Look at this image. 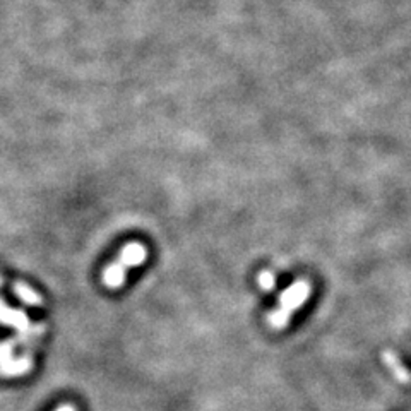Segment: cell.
I'll return each instance as SVG.
<instances>
[{
	"label": "cell",
	"instance_id": "cell-7",
	"mask_svg": "<svg viewBox=\"0 0 411 411\" xmlns=\"http://www.w3.org/2000/svg\"><path fill=\"white\" fill-rule=\"evenodd\" d=\"M382 361L387 365V367L391 368V372H393L396 379L401 380V382H405V384L411 382L410 372L406 371L405 367H403V364L399 361V358L396 357L393 352H384L382 353Z\"/></svg>",
	"mask_w": 411,
	"mask_h": 411
},
{
	"label": "cell",
	"instance_id": "cell-5",
	"mask_svg": "<svg viewBox=\"0 0 411 411\" xmlns=\"http://www.w3.org/2000/svg\"><path fill=\"white\" fill-rule=\"evenodd\" d=\"M13 292L14 295L22 301V304L29 305V307H43V299L38 295L31 286L26 285V283L22 281L13 283Z\"/></svg>",
	"mask_w": 411,
	"mask_h": 411
},
{
	"label": "cell",
	"instance_id": "cell-9",
	"mask_svg": "<svg viewBox=\"0 0 411 411\" xmlns=\"http://www.w3.org/2000/svg\"><path fill=\"white\" fill-rule=\"evenodd\" d=\"M17 346L14 345L13 339H7V341L0 343V364L14 358V352H16Z\"/></svg>",
	"mask_w": 411,
	"mask_h": 411
},
{
	"label": "cell",
	"instance_id": "cell-8",
	"mask_svg": "<svg viewBox=\"0 0 411 411\" xmlns=\"http://www.w3.org/2000/svg\"><path fill=\"white\" fill-rule=\"evenodd\" d=\"M257 283L264 292H271L276 286V278H274V274L271 271H262V273H259Z\"/></svg>",
	"mask_w": 411,
	"mask_h": 411
},
{
	"label": "cell",
	"instance_id": "cell-1",
	"mask_svg": "<svg viewBox=\"0 0 411 411\" xmlns=\"http://www.w3.org/2000/svg\"><path fill=\"white\" fill-rule=\"evenodd\" d=\"M146 257H148V251H146L144 245L137 242L127 244L119 254V257L115 259V262L103 271V285L112 290L120 288L126 283L127 271L130 267L141 266L146 261Z\"/></svg>",
	"mask_w": 411,
	"mask_h": 411
},
{
	"label": "cell",
	"instance_id": "cell-6",
	"mask_svg": "<svg viewBox=\"0 0 411 411\" xmlns=\"http://www.w3.org/2000/svg\"><path fill=\"white\" fill-rule=\"evenodd\" d=\"M45 324H31L26 331H19L16 336L13 338V343L16 346H28L35 345V343L43 336Z\"/></svg>",
	"mask_w": 411,
	"mask_h": 411
},
{
	"label": "cell",
	"instance_id": "cell-2",
	"mask_svg": "<svg viewBox=\"0 0 411 411\" xmlns=\"http://www.w3.org/2000/svg\"><path fill=\"white\" fill-rule=\"evenodd\" d=\"M308 295H311V285H308V281L300 280L293 283L288 290H285V292L281 293L280 307L267 315L269 326L273 327V329H283V327L290 322L293 312L307 301Z\"/></svg>",
	"mask_w": 411,
	"mask_h": 411
},
{
	"label": "cell",
	"instance_id": "cell-4",
	"mask_svg": "<svg viewBox=\"0 0 411 411\" xmlns=\"http://www.w3.org/2000/svg\"><path fill=\"white\" fill-rule=\"evenodd\" d=\"M35 360H33L31 353L26 352L24 355L17 358H10V360L0 364V375L3 377H21L31 372Z\"/></svg>",
	"mask_w": 411,
	"mask_h": 411
},
{
	"label": "cell",
	"instance_id": "cell-3",
	"mask_svg": "<svg viewBox=\"0 0 411 411\" xmlns=\"http://www.w3.org/2000/svg\"><path fill=\"white\" fill-rule=\"evenodd\" d=\"M0 324L3 326H10L17 331H26L31 322H29L28 315L24 311H19V308H13L6 304V300L0 299Z\"/></svg>",
	"mask_w": 411,
	"mask_h": 411
},
{
	"label": "cell",
	"instance_id": "cell-11",
	"mask_svg": "<svg viewBox=\"0 0 411 411\" xmlns=\"http://www.w3.org/2000/svg\"><path fill=\"white\" fill-rule=\"evenodd\" d=\"M2 283H3V278H2V276H0V286H2Z\"/></svg>",
	"mask_w": 411,
	"mask_h": 411
},
{
	"label": "cell",
	"instance_id": "cell-10",
	"mask_svg": "<svg viewBox=\"0 0 411 411\" xmlns=\"http://www.w3.org/2000/svg\"><path fill=\"white\" fill-rule=\"evenodd\" d=\"M55 411H75V408L73 405H60Z\"/></svg>",
	"mask_w": 411,
	"mask_h": 411
}]
</instances>
